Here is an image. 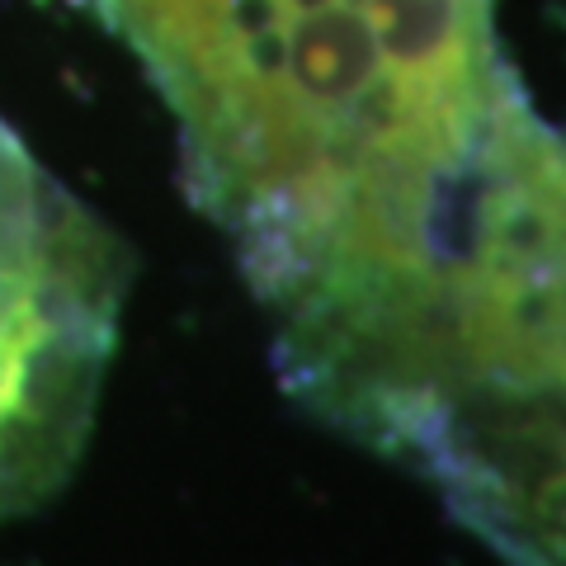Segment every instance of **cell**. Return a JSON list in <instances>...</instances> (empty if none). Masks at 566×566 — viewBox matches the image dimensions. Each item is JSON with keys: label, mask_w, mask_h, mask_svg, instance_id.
<instances>
[{"label": "cell", "mask_w": 566, "mask_h": 566, "mask_svg": "<svg viewBox=\"0 0 566 566\" xmlns=\"http://www.w3.org/2000/svg\"><path fill=\"white\" fill-rule=\"evenodd\" d=\"M180 128L307 411L392 349L463 251L520 114L491 0H95Z\"/></svg>", "instance_id": "1"}, {"label": "cell", "mask_w": 566, "mask_h": 566, "mask_svg": "<svg viewBox=\"0 0 566 566\" xmlns=\"http://www.w3.org/2000/svg\"><path fill=\"white\" fill-rule=\"evenodd\" d=\"M359 444L505 566H566V137L528 114Z\"/></svg>", "instance_id": "2"}, {"label": "cell", "mask_w": 566, "mask_h": 566, "mask_svg": "<svg viewBox=\"0 0 566 566\" xmlns=\"http://www.w3.org/2000/svg\"><path fill=\"white\" fill-rule=\"evenodd\" d=\"M128 251L0 114V524L48 505L91 444Z\"/></svg>", "instance_id": "3"}]
</instances>
